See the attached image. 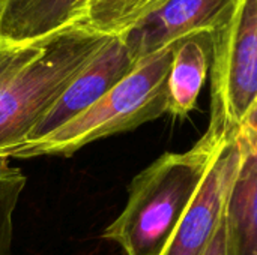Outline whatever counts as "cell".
I'll return each instance as SVG.
<instances>
[{
	"label": "cell",
	"mask_w": 257,
	"mask_h": 255,
	"mask_svg": "<svg viewBox=\"0 0 257 255\" xmlns=\"http://www.w3.org/2000/svg\"><path fill=\"white\" fill-rule=\"evenodd\" d=\"M236 0H169L122 35L136 62L176 42L209 35L229 15Z\"/></svg>",
	"instance_id": "6"
},
{
	"label": "cell",
	"mask_w": 257,
	"mask_h": 255,
	"mask_svg": "<svg viewBox=\"0 0 257 255\" xmlns=\"http://www.w3.org/2000/svg\"><path fill=\"white\" fill-rule=\"evenodd\" d=\"M203 255H229V246H227V234H226V224L224 216L221 218L218 228Z\"/></svg>",
	"instance_id": "14"
},
{
	"label": "cell",
	"mask_w": 257,
	"mask_h": 255,
	"mask_svg": "<svg viewBox=\"0 0 257 255\" xmlns=\"http://www.w3.org/2000/svg\"><path fill=\"white\" fill-rule=\"evenodd\" d=\"M111 36L74 23L0 80V158L21 146L69 83Z\"/></svg>",
	"instance_id": "2"
},
{
	"label": "cell",
	"mask_w": 257,
	"mask_h": 255,
	"mask_svg": "<svg viewBox=\"0 0 257 255\" xmlns=\"http://www.w3.org/2000/svg\"><path fill=\"white\" fill-rule=\"evenodd\" d=\"M229 140L205 132L190 150L155 159L133 179L123 210L102 237L117 243L125 255L163 254L214 158Z\"/></svg>",
	"instance_id": "1"
},
{
	"label": "cell",
	"mask_w": 257,
	"mask_h": 255,
	"mask_svg": "<svg viewBox=\"0 0 257 255\" xmlns=\"http://www.w3.org/2000/svg\"><path fill=\"white\" fill-rule=\"evenodd\" d=\"M239 161L226 203L229 255H257V113L236 132Z\"/></svg>",
	"instance_id": "8"
},
{
	"label": "cell",
	"mask_w": 257,
	"mask_h": 255,
	"mask_svg": "<svg viewBox=\"0 0 257 255\" xmlns=\"http://www.w3.org/2000/svg\"><path fill=\"white\" fill-rule=\"evenodd\" d=\"M208 41L211 119L206 132L232 138L257 113V0H236Z\"/></svg>",
	"instance_id": "4"
},
{
	"label": "cell",
	"mask_w": 257,
	"mask_h": 255,
	"mask_svg": "<svg viewBox=\"0 0 257 255\" xmlns=\"http://www.w3.org/2000/svg\"><path fill=\"white\" fill-rule=\"evenodd\" d=\"M48 38L35 41H12L0 35V80L14 68L32 57L45 44Z\"/></svg>",
	"instance_id": "13"
},
{
	"label": "cell",
	"mask_w": 257,
	"mask_h": 255,
	"mask_svg": "<svg viewBox=\"0 0 257 255\" xmlns=\"http://www.w3.org/2000/svg\"><path fill=\"white\" fill-rule=\"evenodd\" d=\"M2 2H3V0H0V3H2Z\"/></svg>",
	"instance_id": "15"
},
{
	"label": "cell",
	"mask_w": 257,
	"mask_h": 255,
	"mask_svg": "<svg viewBox=\"0 0 257 255\" xmlns=\"http://www.w3.org/2000/svg\"><path fill=\"white\" fill-rule=\"evenodd\" d=\"M239 161V144L232 137L214 158L190 209L161 255H203L223 218L226 197Z\"/></svg>",
	"instance_id": "5"
},
{
	"label": "cell",
	"mask_w": 257,
	"mask_h": 255,
	"mask_svg": "<svg viewBox=\"0 0 257 255\" xmlns=\"http://www.w3.org/2000/svg\"><path fill=\"white\" fill-rule=\"evenodd\" d=\"M169 0H81L72 23L98 33L122 36Z\"/></svg>",
	"instance_id": "11"
},
{
	"label": "cell",
	"mask_w": 257,
	"mask_h": 255,
	"mask_svg": "<svg viewBox=\"0 0 257 255\" xmlns=\"http://www.w3.org/2000/svg\"><path fill=\"white\" fill-rule=\"evenodd\" d=\"M24 186L26 176L11 165L9 158H0V255H12V219Z\"/></svg>",
	"instance_id": "12"
},
{
	"label": "cell",
	"mask_w": 257,
	"mask_h": 255,
	"mask_svg": "<svg viewBox=\"0 0 257 255\" xmlns=\"http://www.w3.org/2000/svg\"><path fill=\"white\" fill-rule=\"evenodd\" d=\"M136 63L137 62L131 56L122 36H111L96 57L56 99L44 117L32 129L24 143L36 141L45 137L83 113L111 87H114L123 77H126Z\"/></svg>",
	"instance_id": "7"
},
{
	"label": "cell",
	"mask_w": 257,
	"mask_h": 255,
	"mask_svg": "<svg viewBox=\"0 0 257 255\" xmlns=\"http://www.w3.org/2000/svg\"><path fill=\"white\" fill-rule=\"evenodd\" d=\"M175 45L140 59L133 71L83 113L47 134L24 143L9 158L71 156L81 147L155 120L167 113L166 78Z\"/></svg>",
	"instance_id": "3"
},
{
	"label": "cell",
	"mask_w": 257,
	"mask_h": 255,
	"mask_svg": "<svg viewBox=\"0 0 257 255\" xmlns=\"http://www.w3.org/2000/svg\"><path fill=\"white\" fill-rule=\"evenodd\" d=\"M209 71V41L206 35L175 44L166 78L167 113L187 117L194 108Z\"/></svg>",
	"instance_id": "9"
},
{
	"label": "cell",
	"mask_w": 257,
	"mask_h": 255,
	"mask_svg": "<svg viewBox=\"0 0 257 255\" xmlns=\"http://www.w3.org/2000/svg\"><path fill=\"white\" fill-rule=\"evenodd\" d=\"M81 0H3L0 35L12 41L44 39L74 24Z\"/></svg>",
	"instance_id": "10"
}]
</instances>
